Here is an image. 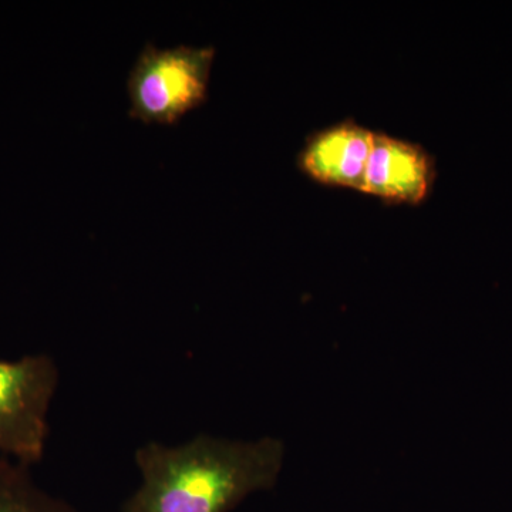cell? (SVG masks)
Segmentation results:
<instances>
[{
  "label": "cell",
  "instance_id": "obj_4",
  "mask_svg": "<svg viewBox=\"0 0 512 512\" xmlns=\"http://www.w3.org/2000/svg\"><path fill=\"white\" fill-rule=\"evenodd\" d=\"M434 178L433 161L417 144L375 133L366 165L363 192L387 201L417 204Z\"/></svg>",
  "mask_w": 512,
  "mask_h": 512
},
{
  "label": "cell",
  "instance_id": "obj_1",
  "mask_svg": "<svg viewBox=\"0 0 512 512\" xmlns=\"http://www.w3.org/2000/svg\"><path fill=\"white\" fill-rule=\"evenodd\" d=\"M284 441L228 440L198 434L180 446L148 441L134 453L141 483L121 512H231L275 487Z\"/></svg>",
  "mask_w": 512,
  "mask_h": 512
},
{
  "label": "cell",
  "instance_id": "obj_6",
  "mask_svg": "<svg viewBox=\"0 0 512 512\" xmlns=\"http://www.w3.org/2000/svg\"><path fill=\"white\" fill-rule=\"evenodd\" d=\"M29 468L0 457V512H82L69 501L43 490Z\"/></svg>",
  "mask_w": 512,
  "mask_h": 512
},
{
  "label": "cell",
  "instance_id": "obj_5",
  "mask_svg": "<svg viewBox=\"0 0 512 512\" xmlns=\"http://www.w3.org/2000/svg\"><path fill=\"white\" fill-rule=\"evenodd\" d=\"M373 136L353 121L320 131L301 151L299 167L320 183L362 191Z\"/></svg>",
  "mask_w": 512,
  "mask_h": 512
},
{
  "label": "cell",
  "instance_id": "obj_3",
  "mask_svg": "<svg viewBox=\"0 0 512 512\" xmlns=\"http://www.w3.org/2000/svg\"><path fill=\"white\" fill-rule=\"evenodd\" d=\"M59 380L55 359L45 353L0 360V453L29 467L42 461Z\"/></svg>",
  "mask_w": 512,
  "mask_h": 512
},
{
  "label": "cell",
  "instance_id": "obj_2",
  "mask_svg": "<svg viewBox=\"0 0 512 512\" xmlns=\"http://www.w3.org/2000/svg\"><path fill=\"white\" fill-rule=\"evenodd\" d=\"M215 47L146 43L128 73L130 116L144 123L173 124L208 99Z\"/></svg>",
  "mask_w": 512,
  "mask_h": 512
}]
</instances>
